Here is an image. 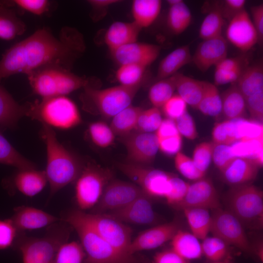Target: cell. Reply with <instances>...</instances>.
<instances>
[{
    "instance_id": "6da1fadb",
    "label": "cell",
    "mask_w": 263,
    "mask_h": 263,
    "mask_svg": "<svg viewBox=\"0 0 263 263\" xmlns=\"http://www.w3.org/2000/svg\"><path fill=\"white\" fill-rule=\"evenodd\" d=\"M85 49L84 37L75 28L63 27L57 37L48 28L39 29L4 53L0 60V82L13 75H27L49 66L71 70Z\"/></svg>"
},
{
    "instance_id": "7a4b0ae2",
    "label": "cell",
    "mask_w": 263,
    "mask_h": 263,
    "mask_svg": "<svg viewBox=\"0 0 263 263\" xmlns=\"http://www.w3.org/2000/svg\"><path fill=\"white\" fill-rule=\"evenodd\" d=\"M61 219L76 232L86 254L83 263H149L147 258L119 251L101 238L82 216L72 210Z\"/></svg>"
},
{
    "instance_id": "3957f363",
    "label": "cell",
    "mask_w": 263,
    "mask_h": 263,
    "mask_svg": "<svg viewBox=\"0 0 263 263\" xmlns=\"http://www.w3.org/2000/svg\"><path fill=\"white\" fill-rule=\"evenodd\" d=\"M42 125L41 136L47 151V164L44 171L50 185V196H52L75 181L84 165L60 144L52 127Z\"/></svg>"
},
{
    "instance_id": "277c9868",
    "label": "cell",
    "mask_w": 263,
    "mask_h": 263,
    "mask_svg": "<svg viewBox=\"0 0 263 263\" xmlns=\"http://www.w3.org/2000/svg\"><path fill=\"white\" fill-rule=\"evenodd\" d=\"M33 92L42 98L66 96L92 85V80L59 66H49L27 75Z\"/></svg>"
},
{
    "instance_id": "5b68a950",
    "label": "cell",
    "mask_w": 263,
    "mask_h": 263,
    "mask_svg": "<svg viewBox=\"0 0 263 263\" xmlns=\"http://www.w3.org/2000/svg\"><path fill=\"white\" fill-rule=\"evenodd\" d=\"M226 209L244 227L261 229L263 225V193L253 185L231 187L224 197Z\"/></svg>"
},
{
    "instance_id": "8992f818",
    "label": "cell",
    "mask_w": 263,
    "mask_h": 263,
    "mask_svg": "<svg viewBox=\"0 0 263 263\" xmlns=\"http://www.w3.org/2000/svg\"><path fill=\"white\" fill-rule=\"evenodd\" d=\"M25 116L51 127L68 129L81 122L75 103L66 96L42 98L41 101L26 103Z\"/></svg>"
},
{
    "instance_id": "52a82bcc",
    "label": "cell",
    "mask_w": 263,
    "mask_h": 263,
    "mask_svg": "<svg viewBox=\"0 0 263 263\" xmlns=\"http://www.w3.org/2000/svg\"><path fill=\"white\" fill-rule=\"evenodd\" d=\"M140 87L119 85L98 89L92 85L87 86L83 88L80 96L83 108L91 113L113 117L131 105Z\"/></svg>"
},
{
    "instance_id": "ba28073f",
    "label": "cell",
    "mask_w": 263,
    "mask_h": 263,
    "mask_svg": "<svg viewBox=\"0 0 263 263\" xmlns=\"http://www.w3.org/2000/svg\"><path fill=\"white\" fill-rule=\"evenodd\" d=\"M50 225L47 234L41 238H24L18 243L23 263H52L62 244L67 242L69 228L63 223Z\"/></svg>"
},
{
    "instance_id": "9c48e42d",
    "label": "cell",
    "mask_w": 263,
    "mask_h": 263,
    "mask_svg": "<svg viewBox=\"0 0 263 263\" xmlns=\"http://www.w3.org/2000/svg\"><path fill=\"white\" fill-rule=\"evenodd\" d=\"M112 176L109 169L90 163L84 165L75 180V200L79 210L84 211L96 205Z\"/></svg>"
},
{
    "instance_id": "30bf717a",
    "label": "cell",
    "mask_w": 263,
    "mask_h": 263,
    "mask_svg": "<svg viewBox=\"0 0 263 263\" xmlns=\"http://www.w3.org/2000/svg\"><path fill=\"white\" fill-rule=\"evenodd\" d=\"M117 167L151 198H165L169 190L173 174L130 162L119 163Z\"/></svg>"
},
{
    "instance_id": "8fae6325",
    "label": "cell",
    "mask_w": 263,
    "mask_h": 263,
    "mask_svg": "<svg viewBox=\"0 0 263 263\" xmlns=\"http://www.w3.org/2000/svg\"><path fill=\"white\" fill-rule=\"evenodd\" d=\"M84 219L96 232L112 246L127 255L130 253L132 229L106 213H87L81 210Z\"/></svg>"
},
{
    "instance_id": "7c38bea8",
    "label": "cell",
    "mask_w": 263,
    "mask_h": 263,
    "mask_svg": "<svg viewBox=\"0 0 263 263\" xmlns=\"http://www.w3.org/2000/svg\"><path fill=\"white\" fill-rule=\"evenodd\" d=\"M210 232L227 245L231 244L246 253L252 251L244 227L240 221L226 209L213 210Z\"/></svg>"
},
{
    "instance_id": "4fadbf2b",
    "label": "cell",
    "mask_w": 263,
    "mask_h": 263,
    "mask_svg": "<svg viewBox=\"0 0 263 263\" xmlns=\"http://www.w3.org/2000/svg\"><path fill=\"white\" fill-rule=\"evenodd\" d=\"M145 193L136 184L122 181H111L94 207L93 213H105L121 208Z\"/></svg>"
},
{
    "instance_id": "5bb4252c",
    "label": "cell",
    "mask_w": 263,
    "mask_h": 263,
    "mask_svg": "<svg viewBox=\"0 0 263 263\" xmlns=\"http://www.w3.org/2000/svg\"><path fill=\"white\" fill-rule=\"evenodd\" d=\"M124 144L130 163L143 166L153 162L159 150L155 133L131 132L126 136Z\"/></svg>"
},
{
    "instance_id": "9a60e30c",
    "label": "cell",
    "mask_w": 263,
    "mask_h": 263,
    "mask_svg": "<svg viewBox=\"0 0 263 263\" xmlns=\"http://www.w3.org/2000/svg\"><path fill=\"white\" fill-rule=\"evenodd\" d=\"M180 209L202 208L214 210L221 208L218 192L212 181L203 178L189 184L183 200L175 206Z\"/></svg>"
},
{
    "instance_id": "2e32d148",
    "label": "cell",
    "mask_w": 263,
    "mask_h": 263,
    "mask_svg": "<svg viewBox=\"0 0 263 263\" xmlns=\"http://www.w3.org/2000/svg\"><path fill=\"white\" fill-rule=\"evenodd\" d=\"M105 213L122 223L138 225L155 224L159 219L153 208L151 197L146 193L121 208Z\"/></svg>"
},
{
    "instance_id": "e0dca14e",
    "label": "cell",
    "mask_w": 263,
    "mask_h": 263,
    "mask_svg": "<svg viewBox=\"0 0 263 263\" xmlns=\"http://www.w3.org/2000/svg\"><path fill=\"white\" fill-rule=\"evenodd\" d=\"M226 36L231 44L244 52L258 43L256 31L245 9L229 21Z\"/></svg>"
},
{
    "instance_id": "ac0fdd59",
    "label": "cell",
    "mask_w": 263,
    "mask_h": 263,
    "mask_svg": "<svg viewBox=\"0 0 263 263\" xmlns=\"http://www.w3.org/2000/svg\"><path fill=\"white\" fill-rule=\"evenodd\" d=\"M160 46L135 42L122 46L111 51L113 59L119 65L135 64L147 67L158 57Z\"/></svg>"
},
{
    "instance_id": "d6986e66",
    "label": "cell",
    "mask_w": 263,
    "mask_h": 263,
    "mask_svg": "<svg viewBox=\"0 0 263 263\" xmlns=\"http://www.w3.org/2000/svg\"><path fill=\"white\" fill-rule=\"evenodd\" d=\"M180 229L176 220L160 224L142 231L132 241L130 246L132 254L145 250H150L160 246L171 241Z\"/></svg>"
},
{
    "instance_id": "ffe728a7",
    "label": "cell",
    "mask_w": 263,
    "mask_h": 263,
    "mask_svg": "<svg viewBox=\"0 0 263 263\" xmlns=\"http://www.w3.org/2000/svg\"><path fill=\"white\" fill-rule=\"evenodd\" d=\"M227 51V42L222 35L203 40L192 56L191 62L205 73L226 58Z\"/></svg>"
},
{
    "instance_id": "44dd1931",
    "label": "cell",
    "mask_w": 263,
    "mask_h": 263,
    "mask_svg": "<svg viewBox=\"0 0 263 263\" xmlns=\"http://www.w3.org/2000/svg\"><path fill=\"white\" fill-rule=\"evenodd\" d=\"M10 220L18 232L50 226L61 221L41 209L27 206L16 207Z\"/></svg>"
},
{
    "instance_id": "7402d4cb",
    "label": "cell",
    "mask_w": 263,
    "mask_h": 263,
    "mask_svg": "<svg viewBox=\"0 0 263 263\" xmlns=\"http://www.w3.org/2000/svg\"><path fill=\"white\" fill-rule=\"evenodd\" d=\"M260 167L252 158L236 157L221 173L224 181L233 187L250 183L257 177Z\"/></svg>"
},
{
    "instance_id": "603a6c76",
    "label": "cell",
    "mask_w": 263,
    "mask_h": 263,
    "mask_svg": "<svg viewBox=\"0 0 263 263\" xmlns=\"http://www.w3.org/2000/svg\"><path fill=\"white\" fill-rule=\"evenodd\" d=\"M142 29L134 22L115 21L107 29L104 41L110 51L136 42Z\"/></svg>"
},
{
    "instance_id": "cb8c5ba5",
    "label": "cell",
    "mask_w": 263,
    "mask_h": 263,
    "mask_svg": "<svg viewBox=\"0 0 263 263\" xmlns=\"http://www.w3.org/2000/svg\"><path fill=\"white\" fill-rule=\"evenodd\" d=\"M47 182L45 171L36 169H19L11 181L19 192L29 197L34 196L39 193Z\"/></svg>"
},
{
    "instance_id": "d4e9b609",
    "label": "cell",
    "mask_w": 263,
    "mask_h": 263,
    "mask_svg": "<svg viewBox=\"0 0 263 263\" xmlns=\"http://www.w3.org/2000/svg\"><path fill=\"white\" fill-rule=\"evenodd\" d=\"M26 104L17 103L0 84V130L15 128L19 120L25 116Z\"/></svg>"
},
{
    "instance_id": "484cf974",
    "label": "cell",
    "mask_w": 263,
    "mask_h": 263,
    "mask_svg": "<svg viewBox=\"0 0 263 263\" xmlns=\"http://www.w3.org/2000/svg\"><path fill=\"white\" fill-rule=\"evenodd\" d=\"M189 44L180 46L166 56L160 62L156 75L158 80L177 73L183 66L191 62Z\"/></svg>"
},
{
    "instance_id": "4316f807",
    "label": "cell",
    "mask_w": 263,
    "mask_h": 263,
    "mask_svg": "<svg viewBox=\"0 0 263 263\" xmlns=\"http://www.w3.org/2000/svg\"><path fill=\"white\" fill-rule=\"evenodd\" d=\"M245 98L263 91V64L260 61L247 65L235 82Z\"/></svg>"
},
{
    "instance_id": "83f0119b",
    "label": "cell",
    "mask_w": 263,
    "mask_h": 263,
    "mask_svg": "<svg viewBox=\"0 0 263 263\" xmlns=\"http://www.w3.org/2000/svg\"><path fill=\"white\" fill-rule=\"evenodd\" d=\"M222 112L227 120L243 118L246 113L245 99L235 83L221 95Z\"/></svg>"
},
{
    "instance_id": "f1b7e54d",
    "label": "cell",
    "mask_w": 263,
    "mask_h": 263,
    "mask_svg": "<svg viewBox=\"0 0 263 263\" xmlns=\"http://www.w3.org/2000/svg\"><path fill=\"white\" fill-rule=\"evenodd\" d=\"M171 249L184 259L200 258L203 255L201 244L192 233L179 229L171 240Z\"/></svg>"
},
{
    "instance_id": "f546056e",
    "label": "cell",
    "mask_w": 263,
    "mask_h": 263,
    "mask_svg": "<svg viewBox=\"0 0 263 263\" xmlns=\"http://www.w3.org/2000/svg\"><path fill=\"white\" fill-rule=\"evenodd\" d=\"M204 81L195 79L177 73L176 90L178 94L193 108L197 109L203 96Z\"/></svg>"
},
{
    "instance_id": "4dcf8cb0",
    "label": "cell",
    "mask_w": 263,
    "mask_h": 263,
    "mask_svg": "<svg viewBox=\"0 0 263 263\" xmlns=\"http://www.w3.org/2000/svg\"><path fill=\"white\" fill-rule=\"evenodd\" d=\"M162 6L160 0H134L132 13L133 21L140 28L150 26L159 16Z\"/></svg>"
},
{
    "instance_id": "1f68e13d",
    "label": "cell",
    "mask_w": 263,
    "mask_h": 263,
    "mask_svg": "<svg viewBox=\"0 0 263 263\" xmlns=\"http://www.w3.org/2000/svg\"><path fill=\"white\" fill-rule=\"evenodd\" d=\"M25 30V23L17 16L14 9L0 4V39L12 40Z\"/></svg>"
},
{
    "instance_id": "d6a6232c",
    "label": "cell",
    "mask_w": 263,
    "mask_h": 263,
    "mask_svg": "<svg viewBox=\"0 0 263 263\" xmlns=\"http://www.w3.org/2000/svg\"><path fill=\"white\" fill-rule=\"evenodd\" d=\"M192 233L198 239L204 240L210 232L211 216L208 210L202 208L183 209Z\"/></svg>"
},
{
    "instance_id": "836d02e7",
    "label": "cell",
    "mask_w": 263,
    "mask_h": 263,
    "mask_svg": "<svg viewBox=\"0 0 263 263\" xmlns=\"http://www.w3.org/2000/svg\"><path fill=\"white\" fill-rule=\"evenodd\" d=\"M143 109L132 105L113 117L110 127L115 135L126 136L134 130Z\"/></svg>"
},
{
    "instance_id": "e575fe53",
    "label": "cell",
    "mask_w": 263,
    "mask_h": 263,
    "mask_svg": "<svg viewBox=\"0 0 263 263\" xmlns=\"http://www.w3.org/2000/svg\"><path fill=\"white\" fill-rule=\"evenodd\" d=\"M221 2H215L201 25L199 36L203 40L222 36L224 18L221 10Z\"/></svg>"
},
{
    "instance_id": "d590c367",
    "label": "cell",
    "mask_w": 263,
    "mask_h": 263,
    "mask_svg": "<svg viewBox=\"0 0 263 263\" xmlns=\"http://www.w3.org/2000/svg\"><path fill=\"white\" fill-rule=\"evenodd\" d=\"M192 20L190 9L184 1L169 6L167 15V26L174 35L184 32L189 26Z\"/></svg>"
},
{
    "instance_id": "8d00e7d4",
    "label": "cell",
    "mask_w": 263,
    "mask_h": 263,
    "mask_svg": "<svg viewBox=\"0 0 263 263\" xmlns=\"http://www.w3.org/2000/svg\"><path fill=\"white\" fill-rule=\"evenodd\" d=\"M197 109L207 116L217 117L221 114V95L214 84L204 81L203 96Z\"/></svg>"
},
{
    "instance_id": "74e56055",
    "label": "cell",
    "mask_w": 263,
    "mask_h": 263,
    "mask_svg": "<svg viewBox=\"0 0 263 263\" xmlns=\"http://www.w3.org/2000/svg\"><path fill=\"white\" fill-rule=\"evenodd\" d=\"M0 164L19 170L36 169L35 165L21 155L8 142L0 130Z\"/></svg>"
},
{
    "instance_id": "f35d334b",
    "label": "cell",
    "mask_w": 263,
    "mask_h": 263,
    "mask_svg": "<svg viewBox=\"0 0 263 263\" xmlns=\"http://www.w3.org/2000/svg\"><path fill=\"white\" fill-rule=\"evenodd\" d=\"M176 74L158 80L150 87L148 96L153 107L157 108L162 107L174 94L176 90Z\"/></svg>"
},
{
    "instance_id": "ab89813d",
    "label": "cell",
    "mask_w": 263,
    "mask_h": 263,
    "mask_svg": "<svg viewBox=\"0 0 263 263\" xmlns=\"http://www.w3.org/2000/svg\"><path fill=\"white\" fill-rule=\"evenodd\" d=\"M147 67L135 64L121 65L116 71L115 77L120 85L135 87L143 84Z\"/></svg>"
},
{
    "instance_id": "60d3db41",
    "label": "cell",
    "mask_w": 263,
    "mask_h": 263,
    "mask_svg": "<svg viewBox=\"0 0 263 263\" xmlns=\"http://www.w3.org/2000/svg\"><path fill=\"white\" fill-rule=\"evenodd\" d=\"M213 143L231 145L239 141L236 120H227L216 123L212 129Z\"/></svg>"
},
{
    "instance_id": "b9f144b4",
    "label": "cell",
    "mask_w": 263,
    "mask_h": 263,
    "mask_svg": "<svg viewBox=\"0 0 263 263\" xmlns=\"http://www.w3.org/2000/svg\"><path fill=\"white\" fill-rule=\"evenodd\" d=\"M85 257L80 243L66 242L58 249L52 263H83Z\"/></svg>"
},
{
    "instance_id": "7bdbcfd3",
    "label": "cell",
    "mask_w": 263,
    "mask_h": 263,
    "mask_svg": "<svg viewBox=\"0 0 263 263\" xmlns=\"http://www.w3.org/2000/svg\"><path fill=\"white\" fill-rule=\"evenodd\" d=\"M88 132L92 142L100 148H106L114 142L115 134L110 127L103 122L91 123Z\"/></svg>"
},
{
    "instance_id": "ee69618b",
    "label": "cell",
    "mask_w": 263,
    "mask_h": 263,
    "mask_svg": "<svg viewBox=\"0 0 263 263\" xmlns=\"http://www.w3.org/2000/svg\"><path fill=\"white\" fill-rule=\"evenodd\" d=\"M162 120L159 108L153 107L143 110L138 116L134 130L137 132L154 133L159 127Z\"/></svg>"
},
{
    "instance_id": "f6af8a7d",
    "label": "cell",
    "mask_w": 263,
    "mask_h": 263,
    "mask_svg": "<svg viewBox=\"0 0 263 263\" xmlns=\"http://www.w3.org/2000/svg\"><path fill=\"white\" fill-rule=\"evenodd\" d=\"M203 254L213 262H221L228 252L227 244L215 236L207 237L201 244Z\"/></svg>"
},
{
    "instance_id": "bcb514c9",
    "label": "cell",
    "mask_w": 263,
    "mask_h": 263,
    "mask_svg": "<svg viewBox=\"0 0 263 263\" xmlns=\"http://www.w3.org/2000/svg\"><path fill=\"white\" fill-rule=\"evenodd\" d=\"M0 4L10 7L16 6L37 16L44 15L51 7V2L47 0H0Z\"/></svg>"
},
{
    "instance_id": "7dc6e473",
    "label": "cell",
    "mask_w": 263,
    "mask_h": 263,
    "mask_svg": "<svg viewBox=\"0 0 263 263\" xmlns=\"http://www.w3.org/2000/svg\"><path fill=\"white\" fill-rule=\"evenodd\" d=\"M174 164L180 174L189 180L197 181L205 175L197 169L191 158L180 151L175 154Z\"/></svg>"
},
{
    "instance_id": "c3c4849f",
    "label": "cell",
    "mask_w": 263,
    "mask_h": 263,
    "mask_svg": "<svg viewBox=\"0 0 263 263\" xmlns=\"http://www.w3.org/2000/svg\"><path fill=\"white\" fill-rule=\"evenodd\" d=\"M213 143L204 142L194 149L192 160L197 169L206 174L212 159Z\"/></svg>"
},
{
    "instance_id": "681fc988",
    "label": "cell",
    "mask_w": 263,
    "mask_h": 263,
    "mask_svg": "<svg viewBox=\"0 0 263 263\" xmlns=\"http://www.w3.org/2000/svg\"><path fill=\"white\" fill-rule=\"evenodd\" d=\"M170 188L165 197L167 203L176 206L184 198L189 184L173 174L170 180Z\"/></svg>"
},
{
    "instance_id": "f907efd6",
    "label": "cell",
    "mask_w": 263,
    "mask_h": 263,
    "mask_svg": "<svg viewBox=\"0 0 263 263\" xmlns=\"http://www.w3.org/2000/svg\"><path fill=\"white\" fill-rule=\"evenodd\" d=\"M187 106L178 94H174L161 108L167 118L174 121L187 111Z\"/></svg>"
},
{
    "instance_id": "816d5d0a",
    "label": "cell",
    "mask_w": 263,
    "mask_h": 263,
    "mask_svg": "<svg viewBox=\"0 0 263 263\" xmlns=\"http://www.w3.org/2000/svg\"><path fill=\"white\" fill-rule=\"evenodd\" d=\"M235 157L232 151L231 145L213 143L212 160L221 172Z\"/></svg>"
},
{
    "instance_id": "f5cc1de1",
    "label": "cell",
    "mask_w": 263,
    "mask_h": 263,
    "mask_svg": "<svg viewBox=\"0 0 263 263\" xmlns=\"http://www.w3.org/2000/svg\"><path fill=\"white\" fill-rule=\"evenodd\" d=\"M174 121L181 135L184 136L189 140H194L196 138L198 132L195 122L188 111Z\"/></svg>"
},
{
    "instance_id": "db71d44e",
    "label": "cell",
    "mask_w": 263,
    "mask_h": 263,
    "mask_svg": "<svg viewBox=\"0 0 263 263\" xmlns=\"http://www.w3.org/2000/svg\"><path fill=\"white\" fill-rule=\"evenodd\" d=\"M246 108L252 119L258 122L263 120V91L245 98Z\"/></svg>"
},
{
    "instance_id": "11a10c76",
    "label": "cell",
    "mask_w": 263,
    "mask_h": 263,
    "mask_svg": "<svg viewBox=\"0 0 263 263\" xmlns=\"http://www.w3.org/2000/svg\"><path fill=\"white\" fill-rule=\"evenodd\" d=\"M17 233L10 219L0 220V249H5L12 246Z\"/></svg>"
},
{
    "instance_id": "9f6ffc18",
    "label": "cell",
    "mask_w": 263,
    "mask_h": 263,
    "mask_svg": "<svg viewBox=\"0 0 263 263\" xmlns=\"http://www.w3.org/2000/svg\"><path fill=\"white\" fill-rule=\"evenodd\" d=\"M157 139L159 149L167 155L176 154L182 146V139L180 134Z\"/></svg>"
},
{
    "instance_id": "6f0895ef",
    "label": "cell",
    "mask_w": 263,
    "mask_h": 263,
    "mask_svg": "<svg viewBox=\"0 0 263 263\" xmlns=\"http://www.w3.org/2000/svg\"><path fill=\"white\" fill-rule=\"evenodd\" d=\"M245 0H225L221 3V10L224 19L229 21L244 9Z\"/></svg>"
},
{
    "instance_id": "680465c9",
    "label": "cell",
    "mask_w": 263,
    "mask_h": 263,
    "mask_svg": "<svg viewBox=\"0 0 263 263\" xmlns=\"http://www.w3.org/2000/svg\"><path fill=\"white\" fill-rule=\"evenodd\" d=\"M246 66L229 71L215 69L214 75V84L217 86L227 83H235L241 75L244 69Z\"/></svg>"
},
{
    "instance_id": "91938a15",
    "label": "cell",
    "mask_w": 263,
    "mask_h": 263,
    "mask_svg": "<svg viewBox=\"0 0 263 263\" xmlns=\"http://www.w3.org/2000/svg\"><path fill=\"white\" fill-rule=\"evenodd\" d=\"M251 19L258 36V43L262 45L263 42V4L251 7Z\"/></svg>"
},
{
    "instance_id": "94428289",
    "label": "cell",
    "mask_w": 263,
    "mask_h": 263,
    "mask_svg": "<svg viewBox=\"0 0 263 263\" xmlns=\"http://www.w3.org/2000/svg\"><path fill=\"white\" fill-rule=\"evenodd\" d=\"M153 263H189L171 248L157 252L153 257Z\"/></svg>"
},
{
    "instance_id": "6125c7cd",
    "label": "cell",
    "mask_w": 263,
    "mask_h": 263,
    "mask_svg": "<svg viewBox=\"0 0 263 263\" xmlns=\"http://www.w3.org/2000/svg\"><path fill=\"white\" fill-rule=\"evenodd\" d=\"M244 56L225 58L215 66V69L229 71L247 65Z\"/></svg>"
},
{
    "instance_id": "be15d7a7",
    "label": "cell",
    "mask_w": 263,
    "mask_h": 263,
    "mask_svg": "<svg viewBox=\"0 0 263 263\" xmlns=\"http://www.w3.org/2000/svg\"><path fill=\"white\" fill-rule=\"evenodd\" d=\"M155 133L157 139L180 134L177 129L175 121L167 118L163 119Z\"/></svg>"
},
{
    "instance_id": "e7e4bbea",
    "label": "cell",
    "mask_w": 263,
    "mask_h": 263,
    "mask_svg": "<svg viewBox=\"0 0 263 263\" xmlns=\"http://www.w3.org/2000/svg\"><path fill=\"white\" fill-rule=\"evenodd\" d=\"M92 7V17L94 18L97 13H101L110 5L119 2L117 0H89L88 1Z\"/></svg>"
},
{
    "instance_id": "03108f58",
    "label": "cell",
    "mask_w": 263,
    "mask_h": 263,
    "mask_svg": "<svg viewBox=\"0 0 263 263\" xmlns=\"http://www.w3.org/2000/svg\"><path fill=\"white\" fill-rule=\"evenodd\" d=\"M183 1L182 0H168L167 2L169 4V6L177 5L182 2Z\"/></svg>"
},
{
    "instance_id": "003e7915",
    "label": "cell",
    "mask_w": 263,
    "mask_h": 263,
    "mask_svg": "<svg viewBox=\"0 0 263 263\" xmlns=\"http://www.w3.org/2000/svg\"><path fill=\"white\" fill-rule=\"evenodd\" d=\"M212 263H228L222 262H213Z\"/></svg>"
}]
</instances>
